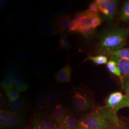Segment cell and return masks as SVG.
<instances>
[{
  "mask_svg": "<svg viewBox=\"0 0 129 129\" xmlns=\"http://www.w3.org/2000/svg\"><path fill=\"white\" fill-rule=\"evenodd\" d=\"M62 94L60 90L55 87L50 86L48 90V103L49 111L54 107L61 102Z\"/></svg>",
  "mask_w": 129,
  "mask_h": 129,
  "instance_id": "13",
  "label": "cell"
},
{
  "mask_svg": "<svg viewBox=\"0 0 129 129\" xmlns=\"http://www.w3.org/2000/svg\"><path fill=\"white\" fill-rule=\"evenodd\" d=\"M78 127L86 129H116L96 109L81 116L78 119Z\"/></svg>",
  "mask_w": 129,
  "mask_h": 129,
  "instance_id": "3",
  "label": "cell"
},
{
  "mask_svg": "<svg viewBox=\"0 0 129 129\" xmlns=\"http://www.w3.org/2000/svg\"><path fill=\"white\" fill-rule=\"evenodd\" d=\"M69 112L68 107L64 106L63 104L60 102L51 109L47 114L59 126Z\"/></svg>",
  "mask_w": 129,
  "mask_h": 129,
  "instance_id": "8",
  "label": "cell"
},
{
  "mask_svg": "<svg viewBox=\"0 0 129 129\" xmlns=\"http://www.w3.org/2000/svg\"><path fill=\"white\" fill-rule=\"evenodd\" d=\"M5 73L7 77H11L14 79H18L25 81L26 76L25 72L18 66L12 62H9L6 64Z\"/></svg>",
  "mask_w": 129,
  "mask_h": 129,
  "instance_id": "9",
  "label": "cell"
},
{
  "mask_svg": "<svg viewBox=\"0 0 129 129\" xmlns=\"http://www.w3.org/2000/svg\"><path fill=\"white\" fill-rule=\"evenodd\" d=\"M111 59L117 63L123 78L129 77V60L120 59L114 57H111Z\"/></svg>",
  "mask_w": 129,
  "mask_h": 129,
  "instance_id": "20",
  "label": "cell"
},
{
  "mask_svg": "<svg viewBox=\"0 0 129 129\" xmlns=\"http://www.w3.org/2000/svg\"><path fill=\"white\" fill-rule=\"evenodd\" d=\"M79 29V24L77 19L76 17L75 18L71 20L70 22L68 27V30L70 33H78Z\"/></svg>",
  "mask_w": 129,
  "mask_h": 129,
  "instance_id": "30",
  "label": "cell"
},
{
  "mask_svg": "<svg viewBox=\"0 0 129 129\" xmlns=\"http://www.w3.org/2000/svg\"><path fill=\"white\" fill-rule=\"evenodd\" d=\"M87 11L91 13H94V14H99V7L98 5H97V4L95 3V1L91 3L88 6V9Z\"/></svg>",
  "mask_w": 129,
  "mask_h": 129,
  "instance_id": "33",
  "label": "cell"
},
{
  "mask_svg": "<svg viewBox=\"0 0 129 129\" xmlns=\"http://www.w3.org/2000/svg\"><path fill=\"white\" fill-rule=\"evenodd\" d=\"M32 129H58V125L47 114L35 115L31 122Z\"/></svg>",
  "mask_w": 129,
  "mask_h": 129,
  "instance_id": "6",
  "label": "cell"
},
{
  "mask_svg": "<svg viewBox=\"0 0 129 129\" xmlns=\"http://www.w3.org/2000/svg\"><path fill=\"white\" fill-rule=\"evenodd\" d=\"M67 98L68 107L75 115H84L98 108L91 92L82 86L73 88L69 90Z\"/></svg>",
  "mask_w": 129,
  "mask_h": 129,
  "instance_id": "1",
  "label": "cell"
},
{
  "mask_svg": "<svg viewBox=\"0 0 129 129\" xmlns=\"http://www.w3.org/2000/svg\"><path fill=\"white\" fill-rule=\"evenodd\" d=\"M42 34V35L45 37H51L56 35V27L55 17H52L49 22V23L43 28Z\"/></svg>",
  "mask_w": 129,
  "mask_h": 129,
  "instance_id": "21",
  "label": "cell"
},
{
  "mask_svg": "<svg viewBox=\"0 0 129 129\" xmlns=\"http://www.w3.org/2000/svg\"><path fill=\"white\" fill-rule=\"evenodd\" d=\"M35 111L36 115L46 114L49 112L48 91L44 88L37 92L35 101Z\"/></svg>",
  "mask_w": 129,
  "mask_h": 129,
  "instance_id": "7",
  "label": "cell"
},
{
  "mask_svg": "<svg viewBox=\"0 0 129 129\" xmlns=\"http://www.w3.org/2000/svg\"><path fill=\"white\" fill-rule=\"evenodd\" d=\"M26 121L23 114L8 110H0V127L1 129H24Z\"/></svg>",
  "mask_w": 129,
  "mask_h": 129,
  "instance_id": "4",
  "label": "cell"
},
{
  "mask_svg": "<svg viewBox=\"0 0 129 129\" xmlns=\"http://www.w3.org/2000/svg\"><path fill=\"white\" fill-rule=\"evenodd\" d=\"M77 129H85V128H80V127H78V128H77Z\"/></svg>",
  "mask_w": 129,
  "mask_h": 129,
  "instance_id": "37",
  "label": "cell"
},
{
  "mask_svg": "<svg viewBox=\"0 0 129 129\" xmlns=\"http://www.w3.org/2000/svg\"><path fill=\"white\" fill-rule=\"evenodd\" d=\"M14 79L11 77L6 76L1 82V89L5 92L14 89Z\"/></svg>",
  "mask_w": 129,
  "mask_h": 129,
  "instance_id": "23",
  "label": "cell"
},
{
  "mask_svg": "<svg viewBox=\"0 0 129 129\" xmlns=\"http://www.w3.org/2000/svg\"><path fill=\"white\" fill-rule=\"evenodd\" d=\"M107 67L109 71L111 72V73L115 75V76L118 77L120 78L121 82V84L123 83L124 78L120 72V69L118 66V64L114 60L112 59L109 60L107 64Z\"/></svg>",
  "mask_w": 129,
  "mask_h": 129,
  "instance_id": "22",
  "label": "cell"
},
{
  "mask_svg": "<svg viewBox=\"0 0 129 129\" xmlns=\"http://www.w3.org/2000/svg\"><path fill=\"white\" fill-rule=\"evenodd\" d=\"M101 55L114 57L123 60H129V49L123 48L118 50L104 51Z\"/></svg>",
  "mask_w": 129,
  "mask_h": 129,
  "instance_id": "17",
  "label": "cell"
},
{
  "mask_svg": "<svg viewBox=\"0 0 129 129\" xmlns=\"http://www.w3.org/2000/svg\"><path fill=\"white\" fill-rule=\"evenodd\" d=\"M124 97L125 95H123L121 92L112 93L107 100L106 107L117 113L120 110V106Z\"/></svg>",
  "mask_w": 129,
  "mask_h": 129,
  "instance_id": "11",
  "label": "cell"
},
{
  "mask_svg": "<svg viewBox=\"0 0 129 129\" xmlns=\"http://www.w3.org/2000/svg\"><path fill=\"white\" fill-rule=\"evenodd\" d=\"M43 69V66L40 58L36 57L32 60L29 64V69L32 74L36 77L41 76Z\"/></svg>",
  "mask_w": 129,
  "mask_h": 129,
  "instance_id": "18",
  "label": "cell"
},
{
  "mask_svg": "<svg viewBox=\"0 0 129 129\" xmlns=\"http://www.w3.org/2000/svg\"><path fill=\"white\" fill-rule=\"evenodd\" d=\"M99 7V12L108 23H111L115 18L119 2L116 0L95 1Z\"/></svg>",
  "mask_w": 129,
  "mask_h": 129,
  "instance_id": "5",
  "label": "cell"
},
{
  "mask_svg": "<svg viewBox=\"0 0 129 129\" xmlns=\"http://www.w3.org/2000/svg\"><path fill=\"white\" fill-rule=\"evenodd\" d=\"M71 47L70 44L67 34L65 32L60 34L59 40V48L60 50H68Z\"/></svg>",
  "mask_w": 129,
  "mask_h": 129,
  "instance_id": "24",
  "label": "cell"
},
{
  "mask_svg": "<svg viewBox=\"0 0 129 129\" xmlns=\"http://www.w3.org/2000/svg\"><path fill=\"white\" fill-rule=\"evenodd\" d=\"M32 18L30 16L28 15L26 17H25L23 20L22 21L20 27L21 30H25L26 29L29 25H30V23H31Z\"/></svg>",
  "mask_w": 129,
  "mask_h": 129,
  "instance_id": "32",
  "label": "cell"
},
{
  "mask_svg": "<svg viewBox=\"0 0 129 129\" xmlns=\"http://www.w3.org/2000/svg\"><path fill=\"white\" fill-rule=\"evenodd\" d=\"M16 57L19 63L23 66L30 64L31 59V55L29 51L24 49H20L17 51Z\"/></svg>",
  "mask_w": 129,
  "mask_h": 129,
  "instance_id": "19",
  "label": "cell"
},
{
  "mask_svg": "<svg viewBox=\"0 0 129 129\" xmlns=\"http://www.w3.org/2000/svg\"><path fill=\"white\" fill-rule=\"evenodd\" d=\"M78 120L70 111L62 123L58 126V129H77Z\"/></svg>",
  "mask_w": 129,
  "mask_h": 129,
  "instance_id": "15",
  "label": "cell"
},
{
  "mask_svg": "<svg viewBox=\"0 0 129 129\" xmlns=\"http://www.w3.org/2000/svg\"><path fill=\"white\" fill-rule=\"evenodd\" d=\"M129 35V29L113 27L104 30L99 38V49L98 53L123 48Z\"/></svg>",
  "mask_w": 129,
  "mask_h": 129,
  "instance_id": "2",
  "label": "cell"
},
{
  "mask_svg": "<svg viewBox=\"0 0 129 129\" xmlns=\"http://www.w3.org/2000/svg\"><path fill=\"white\" fill-rule=\"evenodd\" d=\"M55 19L56 35L64 32L68 29L69 24L71 21V16L68 14H62L56 17Z\"/></svg>",
  "mask_w": 129,
  "mask_h": 129,
  "instance_id": "14",
  "label": "cell"
},
{
  "mask_svg": "<svg viewBox=\"0 0 129 129\" xmlns=\"http://www.w3.org/2000/svg\"><path fill=\"white\" fill-rule=\"evenodd\" d=\"M52 18V10L49 8L44 10L37 17V27L39 29H43Z\"/></svg>",
  "mask_w": 129,
  "mask_h": 129,
  "instance_id": "16",
  "label": "cell"
},
{
  "mask_svg": "<svg viewBox=\"0 0 129 129\" xmlns=\"http://www.w3.org/2000/svg\"><path fill=\"white\" fill-rule=\"evenodd\" d=\"M122 86L126 93V95L129 96V77L124 78Z\"/></svg>",
  "mask_w": 129,
  "mask_h": 129,
  "instance_id": "34",
  "label": "cell"
},
{
  "mask_svg": "<svg viewBox=\"0 0 129 129\" xmlns=\"http://www.w3.org/2000/svg\"><path fill=\"white\" fill-rule=\"evenodd\" d=\"M29 88V85L24 81L18 79H14V88L19 92L27 91Z\"/></svg>",
  "mask_w": 129,
  "mask_h": 129,
  "instance_id": "26",
  "label": "cell"
},
{
  "mask_svg": "<svg viewBox=\"0 0 129 129\" xmlns=\"http://www.w3.org/2000/svg\"><path fill=\"white\" fill-rule=\"evenodd\" d=\"M10 3V1L1 0L0 2V9L2 10L5 8Z\"/></svg>",
  "mask_w": 129,
  "mask_h": 129,
  "instance_id": "36",
  "label": "cell"
},
{
  "mask_svg": "<svg viewBox=\"0 0 129 129\" xmlns=\"http://www.w3.org/2000/svg\"><path fill=\"white\" fill-rule=\"evenodd\" d=\"M120 17L123 21L129 20V1H127L122 6L120 12Z\"/></svg>",
  "mask_w": 129,
  "mask_h": 129,
  "instance_id": "27",
  "label": "cell"
},
{
  "mask_svg": "<svg viewBox=\"0 0 129 129\" xmlns=\"http://www.w3.org/2000/svg\"><path fill=\"white\" fill-rule=\"evenodd\" d=\"M5 94L9 101H14L19 99L20 96V92L13 89L5 92Z\"/></svg>",
  "mask_w": 129,
  "mask_h": 129,
  "instance_id": "29",
  "label": "cell"
},
{
  "mask_svg": "<svg viewBox=\"0 0 129 129\" xmlns=\"http://www.w3.org/2000/svg\"><path fill=\"white\" fill-rule=\"evenodd\" d=\"M68 61L64 67L59 69L55 75V80L59 83H71L72 69L69 64L70 56L68 54Z\"/></svg>",
  "mask_w": 129,
  "mask_h": 129,
  "instance_id": "10",
  "label": "cell"
},
{
  "mask_svg": "<svg viewBox=\"0 0 129 129\" xmlns=\"http://www.w3.org/2000/svg\"><path fill=\"white\" fill-rule=\"evenodd\" d=\"M88 12L89 14V17L90 18L91 23L92 27L96 29L98 27L100 26L101 24H102V18L99 16V14L91 13H89Z\"/></svg>",
  "mask_w": 129,
  "mask_h": 129,
  "instance_id": "28",
  "label": "cell"
},
{
  "mask_svg": "<svg viewBox=\"0 0 129 129\" xmlns=\"http://www.w3.org/2000/svg\"><path fill=\"white\" fill-rule=\"evenodd\" d=\"M72 10V6L67 3L60 4L57 6V10L61 13H63V14H67V13L71 12Z\"/></svg>",
  "mask_w": 129,
  "mask_h": 129,
  "instance_id": "31",
  "label": "cell"
},
{
  "mask_svg": "<svg viewBox=\"0 0 129 129\" xmlns=\"http://www.w3.org/2000/svg\"></svg>",
  "mask_w": 129,
  "mask_h": 129,
  "instance_id": "38",
  "label": "cell"
},
{
  "mask_svg": "<svg viewBox=\"0 0 129 129\" xmlns=\"http://www.w3.org/2000/svg\"><path fill=\"white\" fill-rule=\"evenodd\" d=\"M6 106L8 110L23 115L28 109L27 105L21 97L14 101H8Z\"/></svg>",
  "mask_w": 129,
  "mask_h": 129,
  "instance_id": "12",
  "label": "cell"
},
{
  "mask_svg": "<svg viewBox=\"0 0 129 129\" xmlns=\"http://www.w3.org/2000/svg\"><path fill=\"white\" fill-rule=\"evenodd\" d=\"M87 60H90L94 64L97 65H101L107 64L108 63V57L107 56L103 55H99L96 56L88 55L87 58L86 59Z\"/></svg>",
  "mask_w": 129,
  "mask_h": 129,
  "instance_id": "25",
  "label": "cell"
},
{
  "mask_svg": "<svg viewBox=\"0 0 129 129\" xmlns=\"http://www.w3.org/2000/svg\"><path fill=\"white\" fill-rule=\"evenodd\" d=\"M6 105H7V103L6 102V100L5 98L4 95L1 93L0 94V107H1V110L4 109V108H5Z\"/></svg>",
  "mask_w": 129,
  "mask_h": 129,
  "instance_id": "35",
  "label": "cell"
}]
</instances>
